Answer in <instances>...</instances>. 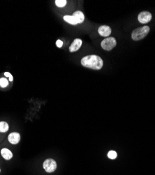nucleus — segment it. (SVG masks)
<instances>
[{
  "label": "nucleus",
  "instance_id": "f257e3e1",
  "mask_svg": "<svg viewBox=\"0 0 155 175\" xmlns=\"http://www.w3.org/2000/svg\"><path fill=\"white\" fill-rule=\"evenodd\" d=\"M81 65L83 67L90 68L94 70H99L104 65L103 60L99 56L96 55H90L82 58Z\"/></svg>",
  "mask_w": 155,
  "mask_h": 175
},
{
  "label": "nucleus",
  "instance_id": "1a4fd4ad",
  "mask_svg": "<svg viewBox=\"0 0 155 175\" xmlns=\"http://www.w3.org/2000/svg\"><path fill=\"white\" fill-rule=\"evenodd\" d=\"M73 16L74 17V18L77 22L78 24H80V23H83L84 20V16L82 12L80 11H77L76 12H74L73 15Z\"/></svg>",
  "mask_w": 155,
  "mask_h": 175
},
{
  "label": "nucleus",
  "instance_id": "0eeeda50",
  "mask_svg": "<svg viewBox=\"0 0 155 175\" xmlns=\"http://www.w3.org/2000/svg\"><path fill=\"white\" fill-rule=\"evenodd\" d=\"M82 44V41L81 39H76L73 41V43L71 44V46L69 47V51L71 53H73V52L77 51L78 50L80 49V48L81 47Z\"/></svg>",
  "mask_w": 155,
  "mask_h": 175
},
{
  "label": "nucleus",
  "instance_id": "ddd939ff",
  "mask_svg": "<svg viewBox=\"0 0 155 175\" xmlns=\"http://www.w3.org/2000/svg\"><path fill=\"white\" fill-rule=\"evenodd\" d=\"M55 2L56 6H57V7L62 8L65 7L66 3H67V1H66V0H56Z\"/></svg>",
  "mask_w": 155,
  "mask_h": 175
},
{
  "label": "nucleus",
  "instance_id": "2eb2a0df",
  "mask_svg": "<svg viewBox=\"0 0 155 175\" xmlns=\"http://www.w3.org/2000/svg\"><path fill=\"white\" fill-rule=\"evenodd\" d=\"M117 156H118V155H117V153L115 151H110L108 154V157L110 159H112V160L115 159L117 158Z\"/></svg>",
  "mask_w": 155,
  "mask_h": 175
},
{
  "label": "nucleus",
  "instance_id": "f8f14e48",
  "mask_svg": "<svg viewBox=\"0 0 155 175\" xmlns=\"http://www.w3.org/2000/svg\"><path fill=\"white\" fill-rule=\"evenodd\" d=\"M9 130V125L7 122L1 121L0 122V132H6Z\"/></svg>",
  "mask_w": 155,
  "mask_h": 175
},
{
  "label": "nucleus",
  "instance_id": "a211bd4d",
  "mask_svg": "<svg viewBox=\"0 0 155 175\" xmlns=\"http://www.w3.org/2000/svg\"><path fill=\"white\" fill-rule=\"evenodd\" d=\"M0 172H1V170H0Z\"/></svg>",
  "mask_w": 155,
  "mask_h": 175
},
{
  "label": "nucleus",
  "instance_id": "9d476101",
  "mask_svg": "<svg viewBox=\"0 0 155 175\" xmlns=\"http://www.w3.org/2000/svg\"><path fill=\"white\" fill-rule=\"evenodd\" d=\"M1 155L5 160H10L13 157V154L8 148H2L1 150Z\"/></svg>",
  "mask_w": 155,
  "mask_h": 175
},
{
  "label": "nucleus",
  "instance_id": "20e7f679",
  "mask_svg": "<svg viewBox=\"0 0 155 175\" xmlns=\"http://www.w3.org/2000/svg\"><path fill=\"white\" fill-rule=\"evenodd\" d=\"M43 167L46 172H53L55 171L56 168H57V163H56L55 160L52 158L46 159L45 161L43 162Z\"/></svg>",
  "mask_w": 155,
  "mask_h": 175
},
{
  "label": "nucleus",
  "instance_id": "7ed1b4c3",
  "mask_svg": "<svg viewBox=\"0 0 155 175\" xmlns=\"http://www.w3.org/2000/svg\"><path fill=\"white\" fill-rule=\"evenodd\" d=\"M117 45V41L114 37H107L104 39L101 44L102 49L106 51H111Z\"/></svg>",
  "mask_w": 155,
  "mask_h": 175
},
{
  "label": "nucleus",
  "instance_id": "f3484780",
  "mask_svg": "<svg viewBox=\"0 0 155 175\" xmlns=\"http://www.w3.org/2000/svg\"><path fill=\"white\" fill-rule=\"evenodd\" d=\"M56 45L58 48H61L63 45V41H62L61 40H57V42H56Z\"/></svg>",
  "mask_w": 155,
  "mask_h": 175
},
{
  "label": "nucleus",
  "instance_id": "dca6fc26",
  "mask_svg": "<svg viewBox=\"0 0 155 175\" xmlns=\"http://www.w3.org/2000/svg\"><path fill=\"white\" fill-rule=\"evenodd\" d=\"M4 75H5L6 76H7V77H9V81H11V82L13 81V76H12L11 74L9 73V72H5V73H4Z\"/></svg>",
  "mask_w": 155,
  "mask_h": 175
},
{
  "label": "nucleus",
  "instance_id": "9b49d317",
  "mask_svg": "<svg viewBox=\"0 0 155 175\" xmlns=\"http://www.w3.org/2000/svg\"><path fill=\"white\" fill-rule=\"evenodd\" d=\"M64 21H66V23L71 24V25H77V22H76V21L75 20V18H74V17L73 16H64Z\"/></svg>",
  "mask_w": 155,
  "mask_h": 175
},
{
  "label": "nucleus",
  "instance_id": "423d86ee",
  "mask_svg": "<svg viewBox=\"0 0 155 175\" xmlns=\"http://www.w3.org/2000/svg\"><path fill=\"white\" fill-rule=\"evenodd\" d=\"M98 34L101 36V37H107L109 36L112 32L111 28H110L109 26L107 25H102L100 26L99 28H98Z\"/></svg>",
  "mask_w": 155,
  "mask_h": 175
},
{
  "label": "nucleus",
  "instance_id": "f03ea898",
  "mask_svg": "<svg viewBox=\"0 0 155 175\" xmlns=\"http://www.w3.org/2000/svg\"><path fill=\"white\" fill-rule=\"evenodd\" d=\"M150 30V27L147 25L137 28L132 32L131 38L134 41H139V40L143 39L148 35Z\"/></svg>",
  "mask_w": 155,
  "mask_h": 175
},
{
  "label": "nucleus",
  "instance_id": "6e6552de",
  "mask_svg": "<svg viewBox=\"0 0 155 175\" xmlns=\"http://www.w3.org/2000/svg\"><path fill=\"white\" fill-rule=\"evenodd\" d=\"M8 140L12 144H17L21 140V135L18 132H12L8 137Z\"/></svg>",
  "mask_w": 155,
  "mask_h": 175
},
{
  "label": "nucleus",
  "instance_id": "4468645a",
  "mask_svg": "<svg viewBox=\"0 0 155 175\" xmlns=\"http://www.w3.org/2000/svg\"><path fill=\"white\" fill-rule=\"evenodd\" d=\"M9 85V81L6 79L5 78H0V86L1 88H6Z\"/></svg>",
  "mask_w": 155,
  "mask_h": 175
},
{
  "label": "nucleus",
  "instance_id": "39448f33",
  "mask_svg": "<svg viewBox=\"0 0 155 175\" xmlns=\"http://www.w3.org/2000/svg\"><path fill=\"white\" fill-rule=\"evenodd\" d=\"M138 19L140 23L146 24L152 20V14L148 11L141 12L138 15Z\"/></svg>",
  "mask_w": 155,
  "mask_h": 175
}]
</instances>
